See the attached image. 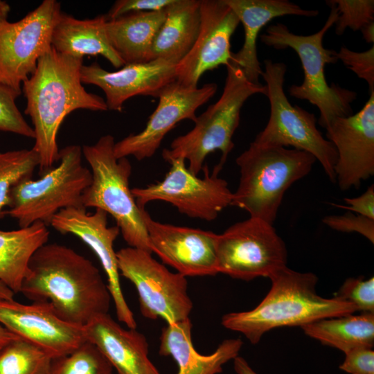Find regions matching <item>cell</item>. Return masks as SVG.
<instances>
[{"label":"cell","instance_id":"6da1fadb","mask_svg":"<svg viewBox=\"0 0 374 374\" xmlns=\"http://www.w3.org/2000/svg\"><path fill=\"white\" fill-rule=\"evenodd\" d=\"M48 303L64 321L80 326L108 313L112 296L93 263L71 248L46 243L31 256L20 292Z\"/></svg>","mask_w":374,"mask_h":374},{"label":"cell","instance_id":"7a4b0ae2","mask_svg":"<svg viewBox=\"0 0 374 374\" xmlns=\"http://www.w3.org/2000/svg\"><path fill=\"white\" fill-rule=\"evenodd\" d=\"M83 58L58 53L52 46L39 59L33 73L22 84L25 114L35 133L33 147L39 157L42 175L59 161L57 136L64 118L76 109L106 111L105 100L82 86Z\"/></svg>","mask_w":374,"mask_h":374},{"label":"cell","instance_id":"3957f363","mask_svg":"<svg viewBox=\"0 0 374 374\" xmlns=\"http://www.w3.org/2000/svg\"><path fill=\"white\" fill-rule=\"evenodd\" d=\"M269 278L271 288L255 308L222 317L225 328L242 333L252 344H258L265 332L276 328L302 327L357 311L348 302L319 296L316 290L318 278L313 273L299 272L286 266Z\"/></svg>","mask_w":374,"mask_h":374},{"label":"cell","instance_id":"277c9868","mask_svg":"<svg viewBox=\"0 0 374 374\" xmlns=\"http://www.w3.org/2000/svg\"><path fill=\"white\" fill-rule=\"evenodd\" d=\"M316 161L305 151L252 141L236 159L240 177L231 206L273 224L285 191L308 175Z\"/></svg>","mask_w":374,"mask_h":374},{"label":"cell","instance_id":"5b68a950","mask_svg":"<svg viewBox=\"0 0 374 374\" xmlns=\"http://www.w3.org/2000/svg\"><path fill=\"white\" fill-rule=\"evenodd\" d=\"M330 11L323 27L317 33L308 35L292 33L282 23L268 26L260 35L265 45L275 49H293L298 55L303 70V80L289 89L290 95L295 98L305 100L319 110V125L326 128L335 118L353 114L351 104L357 98L355 91L332 83H327L324 69L328 64L338 61L337 51L323 46L325 34L335 25L338 17L337 10L331 0L326 1Z\"/></svg>","mask_w":374,"mask_h":374},{"label":"cell","instance_id":"8992f818","mask_svg":"<svg viewBox=\"0 0 374 374\" xmlns=\"http://www.w3.org/2000/svg\"><path fill=\"white\" fill-rule=\"evenodd\" d=\"M222 93L197 117L194 127L175 139L162 157L168 163L177 158L188 161V168L197 175L203 169L206 157L215 150L222 153V167L234 148L233 136L240 123L244 103L256 94L267 95L265 85L249 81L237 66L229 62Z\"/></svg>","mask_w":374,"mask_h":374},{"label":"cell","instance_id":"52a82bcc","mask_svg":"<svg viewBox=\"0 0 374 374\" xmlns=\"http://www.w3.org/2000/svg\"><path fill=\"white\" fill-rule=\"evenodd\" d=\"M115 143L114 136L107 134L82 148L92 175L82 204L111 215L129 247L151 252L142 213L145 208L138 206L129 185L132 165L127 157H116Z\"/></svg>","mask_w":374,"mask_h":374},{"label":"cell","instance_id":"ba28073f","mask_svg":"<svg viewBox=\"0 0 374 374\" xmlns=\"http://www.w3.org/2000/svg\"><path fill=\"white\" fill-rule=\"evenodd\" d=\"M82 157L80 145L62 148L57 167L39 179H25L11 189L6 214L17 220L19 228L37 222L48 226L60 211L83 206L82 196L90 185L92 175L83 166Z\"/></svg>","mask_w":374,"mask_h":374},{"label":"cell","instance_id":"9c48e42d","mask_svg":"<svg viewBox=\"0 0 374 374\" xmlns=\"http://www.w3.org/2000/svg\"><path fill=\"white\" fill-rule=\"evenodd\" d=\"M264 67L261 76L267 87L269 118L253 142L263 145L292 147L307 152L320 163L330 181L335 183L336 149L317 129L314 114L292 105L287 99L283 89L286 65L267 59L264 60Z\"/></svg>","mask_w":374,"mask_h":374},{"label":"cell","instance_id":"30bf717a","mask_svg":"<svg viewBox=\"0 0 374 374\" xmlns=\"http://www.w3.org/2000/svg\"><path fill=\"white\" fill-rule=\"evenodd\" d=\"M152 253L131 247L116 251L119 274L135 286L142 315L166 323L188 319L193 305L186 276L168 270Z\"/></svg>","mask_w":374,"mask_h":374},{"label":"cell","instance_id":"8fae6325","mask_svg":"<svg viewBox=\"0 0 374 374\" xmlns=\"http://www.w3.org/2000/svg\"><path fill=\"white\" fill-rule=\"evenodd\" d=\"M183 158L169 162L170 168L163 179L143 188H133L132 193L139 208L156 200L175 206L190 217L213 221L231 206L233 193L227 181L218 177L222 166L217 164L211 174L208 166L203 167L204 177H198L186 167Z\"/></svg>","mask_w":374,"mask_h":374},{"label":"cell","instance_id":"7c38bea8","mask_svg":"<svg viewBox=\"0 0 374 374\" xmlns=\"http://www.w3.org/2000/svg\"><path fill=\"white\" fill-rule=\"evenodd\" d=\"M287 251L273 224L251 217L238 222L218 234V273L251 280L269 278L287 266Z\"/></svg>","mask_w":374,"mask_h":374},{"label":"cell","instance_id":"4fadbf2b","mask_svg":"<svg viewBox=\"0 0 374 374\" xmlns=\"http://www.w3.org/2000/svg\"><path fill=\"white\" fill-rule=\"evenodd\" d=\"M60 3L44 0L15 22L0 25V82L21 93L23 82L35 71L40 57L51 46Z\"/></svg>","mask_w":374,"mask_h":374},{"label":"cell","instance_id":"5bb4252c","mask_svg":"<svg viewBox=\"0 0 374 374\" xmlns=\"http://www.w3.org/2000/svg\"><path fill=\"white\" fill-rule=\"evenodd\" d=\"M217 89L215 83L189 87L176 80L167 85L159 94L157 107L145 128L115 143L116 157L133 156L139 161L152 157L178 123L186 119L195 121L197 109L215 95Z\"/></svg>","mask_w":374,"mask_h":374},{"label":"cell","instance_id":"9a60e30c","mask_svg":"<svg viewBox=\"0 0 374 374\" xmlns=\"http://www.w3.org/2000/svg\"><path fill=\"white\" fill-rule=\"evenodd\" d=\"M325 129L337 154L335 183L341 190L358 188L374 175V91L360 111L335 118Z\"/></svg>","mask_w":374,"mask_h":374},{"label":"cell","instance_id":"2e32d148","mask_svg":"<svg viewBox=\"0 0 374 374\" xmlns=\"http://www.w3.org/2000/svg\"><path fill=\"white\" fill-rule=\"evenodd\" d=\"M142 213L150 249L164 264L186 277L215 276L218 274V234L210 231L155 221L145 208Z\"/></svg>","mask_w":374,"mask_h":374},{"label":"cell","instance_id":"e0dca14e","mask_svg":"<svg viewBox=\"0 0 374 374\" xmlns=\"http://www.w3.org/2000/svg\"><path fill=\"white\" fill-rule=\"evenodd\" d=\"M50 225L62 234L71 233L78 237L93 251L107 275V286L118 320L129 328H136L134 314L121 289L116 252L114 248L120 229L116 225L108 226L107 213L100 208H95L91 213L83 206L67 208L60 211L53 217Z\"/></svg>","mask_w":374,"mask_h":374},{"label":"cell","instance_id":"ac0fdd59","mask_svg":"<svg viewBox=\"0 0 374 374\" xmlns=\"http://www.w3.org/2000/svg\"><path fill=\"white\" fill-rule=\"evenodd\" d=\"M198 36L188 54L175 66L176 81L197 87L201 76L232 58L231 38L240 21L224 0H201Z\"/></svg>","mask_w":374,"mask_h":374},{"label":"cell","instance_id":"d6986e66","mask_svg":"<svg viewBox=\"0 0 374 374\" xmlns=\"http://www.w3.org/2000/svg\"><path fill=\"white\" fill-rule=\"evenodd\" d=\"M0 323L52 358L68 355L87 341L82 326L60 318L46 302L24 304L0 299Z\"/></svg>","mask_w":374,"mask_h":374},{"label":"cell","instance_id":"ffe728a7","mask_svg":"<svg viewBox=\"0 0 374 374\" xmlns=\"http://www.w3.org/2000/svg\"><path fill=\"white\" fill-rule=\"evenodd\" d=\"M175 66L156 59L146 63L125 64L114 72L95 62L82 65V83L93 84L105 93L107 109L121 111L124 103L136 96L158 98L162 90L176 80Z\"/></svg>","mask_w":374,"mask_h":374},{"label":"cell","instance_id":"44dd1931","mask_svg":"<svg viewBox=\"0 0 374 374\" xmlns=\"http://www.w3.org/2000/svg\"><path fill=\"white\" fill-rule=\"evenodd\" d=\"M93 344L117 374H161L148 357L145 335L136 328L125 329L108 313L93 317L83 326Z\"/></svg>","mask_w":374,"mask_h":374},{"label":"cell","instance_id":"7402d4cb","mask_svg":"<svg viewBox=\"0 0 374 374\" xmlns=\"http://www.w3.org/2000/svg\"><path fill=\"white\" fill-rule=\"evenodd\" d=\"M242 24L244 42L237 53H232L231 63L239 67L247 79L260 84L262 70L257 55V39L261 29L273 19L285 15L313 17L317 10L303 9L287 0H224Z\"/></svg>","mask_w":374,"mask_h":374},{"label":"cell","instance_id":"603a6c76","mask_svg":"<svg viewBox=\"0 0 374 374\" xmlns=\"http://www.w3.org/2000/svg\"><path fill=\"white\" fill-rule=\"evenodd\" d=\"M192 323L189 318L167 323L162 328L159 353L171 356L178 365L176 374H217L229 361L238 356L243 345L240 339H228L220 344L214 353H197L192 342Z\"/></svg>","mask_w":374,"mask_h":374},{"label":"cell","instance_id":"cb8c5ba5","mask_svg":"<svg viewBox=\"0 0 374 374\" xmlns=\"http://www.w3.org/2000/svg\"><path fill=\"white\" fill-rule=\"evenodd\" d=\"M165 17L163 9L132 12L107 20L105 24L107 37L124 65L152 60L153 41Z\"/></svg>","mask_w":374,"mask_h":374},{"label":"cell","instance_id":"d4e9b609","mask_svg":"<svg viewBox=\"0 0 374 374\" xmlns=\"http://www.w3.org/2000/svg\"><path fill=\"white\" fill-rule=\"evenodd\" d=\"M106 15L78 19L61 12L53 28L51 46L62 54L82 57L102 55L115 68L124 66L105 33Z\"/></svg>","mask_w":374,"mask_h":374},{"label":"cell","instance_id":"484cf974","mask_svg":"<svg viewBox=\"0 0 374 374\" xmlns=\"http://www.w3.org/2000/svg\"><path fill=\"white\" fill-rule=\"evenodd\" d=\"M165 12V19L153 41L152 60L161 59L177 65L190 51L198 36L200 1L174 0Z\"/></svg>","mask_w":374,"mask_h":374},{"label":"cell","instance_id":"4316f807","mask_svg":"<svg viewBox=\"0 0 374 374\" xmlns=\"http://www.w3.org/2000/svg\"><path fill=\"white\" fill-rule=\"evenodd\" d=\"M49 231L41 222L13 231L0 230V280L19 293L35 251L48 242Z\"/></svg>","mask_w":374,"mask_h":374},{"label":"cell","instance_id":"83f0119b","mask_svg":"<svg viewBox=\"0 0 374 374\" xmlns=\"http://www.w3.org/2000/svg\"><path fill=\"white\" fill-rule=\"evenodd\" d=\"M305 334L344 353L374 345V313L362 312L317 320L301 327Z\"/></svg>","mask_w":374,"mask_h":374},{"label":"cell","instance_id":"f1b7e54d","mask_svg":"<svg viewBox=\"0 0 374 374\" xmlns=\"http://www.w3.org/2000/svg\"><path fill=\"white\" fill-rule=\"evenodd\" d=\"M52 359L41 348L18 338L0 350V374H48Z\"/></svg>","mask_w":374,"mask_h":374},{"label":"cell","instance_id":"f546056e","mask_svg":"<svg viewBox=\"0 0 374 374\" xmlns=\"http://www.w3.org/2000/svg\"><path fill=\"white\" fill-rule=\"evenodd\" d=\"M39 157L33 148L0 152V220L6 214L11 189L18 183L32 179Z\"/></svg>","mask_w":374,"mask_h":374},{"label":"cell","instance_id":"4dcf8cb0","mask_svg":"<svg viewBox=\"0 0 374 374\" xmlns=\"http://www.w3.org/2000/svg\"><path fill=\"white\" fill-rule=\"evenodd\" d=\"M113 370L98 349L85 341L72 353L53 358L48 374H113Z\"/></svg>","mask_w":374,"mask_h":374},{"label":"cell","instance_id":"1f68e13d","mask_svg":"<svg viewBox=\"0 0 374 374\" xmlns=\"http://www.w3.org/2000/svg\"><path fill=\"white\" fill-rule=\"evenodd\" d=\"M337 10L335 33L341 35L347 28L361 30L374 22L373 0H331Z\"/></svg>","mask_w":374,"mask_h":374},{"label":"cell","instance_id":"d6a6232c","mask_svg":"<svg viewBox=\"0 0 374 374\" xmlns=\"http://www.w3.org/2000/svg\"><path fill=\"white\" fill-rule=\"evenodd\" d=\"M21 93L0 82V131L35 138L33 127L19 110L16 100Z\"/></svg>","mask_w":374,"mask_h":374},{"label":"cell","instance_id":"836d02e7","mask_svg":"<svg viewBox=\"0 0 374 374\" xmlns=\"http://www.w3.org/2000/svg\"><path fill=\"white\" fill-rule=\"evenodd\" d=\"M335 297L353 305L357 311L374 313V278H349Z\"/></svg>","mask_w":374,"mask_h":374},{"label":"cell","instance_id":"e575fe53","mask_svg":"<svg viewBox=\"0 0 374 374\" xmlns=\"http://www.w3.org/2000/svg\"><path fill=\"white\" fill-rule=\"evenodd\" d=\"M337 57L343 64L365 80L370 92L374 91V46L365 51H354L342 46L337 51Z\"/></svg>","mask_w":374,"mask_h":374},{"label":"cell","instance_id":"d590c367","mask_svg":"<svg viewBox=\"0 0 374 374\" xmlns=\"http://www.w3.org/2000/svg\"><path fill=\"white\" fill-rule=\"evenodd\" d=\"M322 222L337 231L358 233L374 243V220L348 211L342 215H326Z\"/></svg>","mask_w":374,"mask_h":374},{"label":"cell","instance_id":"8d00e7d4","mask_svg":"<svg viewBox=\"0 0 374 374\" xmlns=\"http://www.w3.org/2000/svg\"><path fill=\"white\" fill-rule=\"evenodd\" d=\"M174 0H118L106 15L107 20L139 12L159 11L165 9Z\"/></svg>","mask_w":374,"mask_h":374},{"label":"cell","instance_id":"74e56055","mask_svg":"<svg viewBox=\"0 0 374 374\" xmlns=\"http://www.w3.org/2000/svg\"><path fill=\"white\" fill-rule=\"evenodd\" d=\"M373 348H358L345 353L339 368L350 374H374V351Z\"/></svg>","mask_w":374,"mask_h":374},{"label":"cell","instance_id":"f35d334b","mask_svg":"<svg viewBox=\"0 0 374 374\" xmlns=\"http://www.w3.org/2000/svg\"><path fill=\"white\" fill-rule=\"evenodd\" d=\"M346 205L334 204L348 211L374 220V186L372 184L361 195L344 199Z\"/></svg>","mask_w":374,"mask_h":374},{"label":"cell","instance_id":"ab89813d","mask_svg":"<svg viewBox=\"0 0 374 374\" xmlns=\"http://www.w3.org/2000/svg\"><path fill=\"white\" fill-rule=\"evenodd\" d=\"M234 370L237 374H258L242 357L233 359Z\"/></svg>","mask_w":374,"mask_h":374},{"label":"cell","instance_id":"60d3db41","mask_svg":"<svg viewBox=\"0 0 374 374\" xmlns=\"http://www.w3.org/2000/svg\"><path fill=\"white\" fill-rule=\"evenodd\" d=\"M18 338L19 337L10 332L0 323V350Z\"/></svg>","mask_w":374,"mask_h":374},{"label":"cell","instance_id":"b9f144b4","mask_svg":"<svg viewBox=\"0 0 374 374\" xmlns=\"http://www.w3.org/2000/svg\"><path fill=\"white\" fill-rule=\"evenodd\" d=\"M362 37L366 42L373 44L374 43V22L365 26L361 30Z\"/></svg>","mask_w":374,"mask_h":374},{"label":"cell","instance_id":"7bdbcfd3","mask_svg":"<svg viewBox=\"0 0 374 374\" xmlns=\"http://www.w3.org/2000/svg\"><path fill=\"white\" fill-rule=\"evenodd\" d=\"M15 294L14 292L0 280V299L12 300Z\"/></svg>","mask_w":374,"mask_h":374},{"label":"cell","instance_id":"ee69618b","mask_svg":"<svg viewBox=\"0 0 374 374\" xmlns=\"http://www.w3.org/2000/svg\"><path fill=\"white\" fill-rule=\"evenodd\" d=\"M10 10V5L6 1L0 0V25L8 21Z\"/></svg>","mask_w":374,"mask_h":374}]
</instances>
